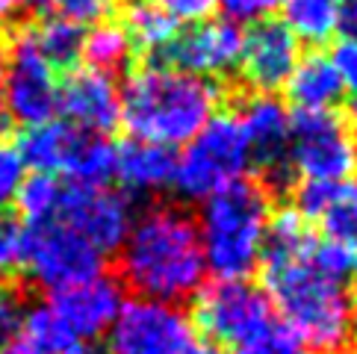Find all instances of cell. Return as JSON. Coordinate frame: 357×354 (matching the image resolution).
Instances as JSON below:
<instances>
[{
  "label": "cell",
  "mask_w": 357,
  "mask_h": 354,
  "mask_svg": "<svg viewBox=\"0 0 357 354\" xmlns=\"http://www.w3.org/2000/svg\"><path fill=\"white\" fill-rule=\"evenodd\" d=\"M260 266L263 293L284 319V331L316 354H346L351 348V272L298 213L272 219Z\"/></svg>",
  "instance_id": "6da1fadb"
},
{
  "label": "cell",
  "mask_w": 357,
  "mask_h": 354,
  "mask_svg": "<svg viewBox=\"0 0 357 354\" xmlns=\"http://www.w3.org/2000/svg\"><path fill=\"white\" fill-rule=\"evenodd\" d=\"M121 281L136 298L181 305L207 281L198 224L177 207H151L130 222L119 248Z\"/></svg>",
  "instance_id": "7a4b0ae2"
},
{
  "label": "cell",
  "mask_w": 357,
  "mask_h": 354,
  "mask_svg": "<svg viewBox=\"0 0 357 354\" xmlns=\"http://www.w3.org/2000/svg\"><path fill=\"white\" fill-rule=\"evenodd\" d=\"M222 88L172 66L136 68L121 86V121L133 139L162 148L186 145L213 116H219Z\"/></svg>",
  "instance_id": "3957f363"
},
{
  "label": "cell",
  "mask_w": 357,
  "mask_h": 354,
  "mask_svg": "<svg viewBox=\"0 0 357 354\" xmlns=\"http://www.w3.org/2000/svg\"><path fill=\"white\" fill-rule=\"evenodd\" d=\"M201 204L195 224L207 275H215V281H248L263 260L275 219L266 186L239 180Z\"/></svg>",
  "instance_id": "277c9868"
},
{
  "label": "cell",
  "mask_w": 357,
  "mask_h": 354,
  "mask_svg": "<svg viewBox=\"0 0 357 354\" xmlns=\"http://www.w3.org/2000/svg\"><path fill=\"white\" fill-rule=\"evenodd\" d=\"M18 151L27 169L83 186H104L116 166V145L59 118L30 128L21 136Z\"/></svg>",
  "instance_id": "5b68a950"
},
{
  "label": "cell",
  "mask_w": 357,
  "mask_h": 354,
  "mask_svg": "<svg viewBox=\"0 0 357 354\" xmlns=\"http://www.w3.org/2000/svg\"><path fill=\"white\" fill-rule=\"evenodd\" d=\"M251 169L245 136L236 116H213L198 136L183 145V154L174 160V186L183 198L207 201L222 189L245 180Z\"/></svg>",
  "instance_id": "8992f818"
},
{
  "label": "cell",
  "mask_w": 357,
  "mask_h": 354,
  "mask_svg": "<svg viewBox=\"0 0 357 354\" xmlns=\"http://www.w3.org/2000/svg\"><path fill=\"white\" fill-rule=\"evenodd\" d=\"M289 171L301 183H349L357 174V133L337 112H298L289 136Z\"/></svg>",
  "instance_id": "52a82bcc"
},
{
  "label": "cell",
  "mask_w": 357,
  "mask_h": 354,
  "mask_svg": "<svg viewBox=\"0 0 357 354\" xmlns=\"http://www.w3.org/2000/svg\"><path fill=\"white\" fill-rule=\"evenodd\" d=\"M39 222H56L77 233L100 257L119 251L133 222L130 198L109 186H83L59 180L54 204ZM36 224V222H33Z\"/></svg>",
  "instance_id": "ba28073f"
},
{
  "label": "cell",
  "mask_w": 357,
  "mask_h": 354,
  "mask_svg": "<svg viewBox=\"0 0 357 354\" xmlns=\"http://www.w3.org/2000/svg\"><path fill=\"white\" fill-rule=\"evenodd\" d=\"M6 118L21 128H39L59 112V71L39 54L27 27H21L6 45Z\"/></svg>",
  "instance_id": "9c48e42d"
},
{
  "label": "cell",
  "mask_w": 357,
  "mask_h": 354,
  "mask_svg": "<svg viewBox=\"0 0 357 354\" xmlns=\"http://www.w3.org/2000/svg\"><path fill=\"white\" fill-rule=\"evenodd\" d=\"M104 257L83 243L77 233L56 222L24 224V266L27 275L45 289H62L92 275H100Z\"/></svg>",
  "instance_id": "30bf717a"
},
{
  "label": "cell",
  "mask_w": 357,
  "mask_h": 354,
  "mask_svg": "<svg viewBox=\"0 0 357 354\" xmlns=\"http://www.w3.org/2000/svg\"><path fill=\"white\" fill-rule=\"evenodd\" d=\"M198 325L215 343L236 348L275 328V310L251 281H215L198 298Z\"/></svg>",
  "instance_id": "8fae6325"
},
{
  "label": "cell",
  "mask_w": 357,
  "mask_h": 354,
  "mask_svg": "<svg viewBox=\"0 0 357 354\" xmlns=\"http://www.w3.org/2000/svg\"><path fill=\"white\" fill-rule=\"evenodd\" d=\"M107 337L109 354H181L195 339L181 305L151 298L124 301Z\"/></svg>",
  "instance_id": "7c38bea8"
},
{
  "label": "cell",
  "mask_w": 357,
  "mask_h": 354,
  "mask_svg": "<svg viewBox=\"0 0 357 354\" xmlns=\"http://www.w3.org/2000/svg\"><path fill=\"white\" fill-rule=\"evenodd\" d=\"M45 305L54 313V319L66 328L80 346L89 348V343H95V339L109 334V328L124 305V293H121L119 281H112V277L100 272V275H92L71 286L54 289Z\"/></svg>",
  "instance_id": "4fadbf2b"
},
{
  "label": "cell",
  "mask_w": 357,
  "mask_h": 354,
  "mask_svg": "<svg viewBox=\"0 0 357 354\" xmlns=\"http://www.w3.org/2000/svg\"><path fill=\"white\" fill-rule=\"evenodd\" d=\"M242 36L245 33L234 21L204 18L177 30L162 56L172 62V68H181L186 74L215 83V77H225L239 66Z\"/></svg>",
  "instance_id": "5bb4252c"
},
{
  "label": "cell",
  "mask_w": 357,
  "mask_h": 354,
  "mask_svg": "<svg viewBox=\"0 0 357 354\" xmlns=\"http://www.w3.org/2000/svg\"><path fill=\"white\" fill-rule=\"evenodd\" d=\"M236 121L245 136L251 166H257L269 180H284L289 174L292 136V116L287 104L275 95H251L242 100Z\"/></svg>",
  "instance_id": "9a60e30c"
},
{
  "label": "cell",
  "mask_w": 357,
  "mask_h": 354,
  "mask_svg": "<svg viewBox=\"0 0 357 354\" xmlns=\"http://www.w3.org/2000/svg\"><path fill=\"white\" fill-rule=\"evenodd\" d=\"M298 216L322 224V243L357 272V183H301Z\"/></svg>",
  "instance_id": "2e32d148"
},
{
  "label": "cell",
  "mask_w": 357,
  "mask_h": 354,
  "mask_svg": "<svg viewBox=\"0 0 357 354\" xmlns=\"http://www.w3.org/2000/svg\"><path fill=\"white\" fill-rule=\"evenodd\" d=\"M298 39L292 36L284 21H257L254 27L242 36V50H239V71L254 95H272L284 88L292 68L298 66L301 50Z\"/></svg>",
  "instance_id": "e0dca14e"
},
{
  "label": "cell",
  "mask_w": 357,
  "mask_h": 354,
  "mask_svg": "<svg viewBox=\"0 0 357 354\" xmlns=\"http://www.w3.org/2000/svg\"><path fill=\"white\" fill-rule=\"evenodd\" d=\"M59 112L62 121L104 136L121 121V86L112 74L77 68L59 83Z\"/></svg>",
  "instance_id": "ac0fdd59"
},
{
  "label": "cell",
  "mask_w": 357,
  "mask_h": 354,
  "mask_svg": "<svg viewBox=\"0 0 357 354\" xmlns=\"http://www.w3.org/2000/svg\"><path fill=\"white\" fill-rule=\"evenodd\" d=\"M174 154L162 145L127 139L116 148L112 177L121 183V195L151 198L174 186Z\"/></svg>",
  "instance_id": "d6986e66"
},
{
  "label": "cell",
  "mask_w": 357,
  "mask_h": 354,
  "mask_svg": "<svg viewBox=\"0 0 357 354\" xmlns=\"http://www.w3.org/2000/svg\"><path fill=\"white\" fill-rule=\"evenodd\" d=\"M284 88L287 98L298 107V112H334L337 100L346 92L331 59L322 54L301 56Z\"/></svg>",
  "instance_id": "ffe728a7"
},
{
  "label": "cell",
  "mask_w": 357,
  "mask_h": 354,
  "mask_svg": "<svg viewBox=\"0 0 357 354\" xmlns=\"http://www.w3.org/2000/svg\"><path fill=\"white\" fill-rule=\"evenodd\" d=\"M342 0H284V27L298 42L325 45L340 33Z\"/></svg>",
  "instance_id": "44dd1931"
},
{
  "label": "cell",
  "mask_w": 357,
  "mask_h": 354,
  "mask_svg": "<svg viewBox=\"0 0 357 354\" xmlns=\"http://www.w3.org/2000/svg\"><path fill=\"white\" fill-rule=\"evenodd\" d=\"M130 54H133V45L127 39L124 24L100 21L89 33H83L80 56L86 59V68H92V71H104V74L119 71L130 59Z\"/></svg>",
  "instance_id": "7402d4cb"
},
{
  "label": "cell",
  "mask_w": 357,
  "mask_h": 354,
  "mask_svg": "<svg viewBox=\"0 0 357 354\" xmlns=\"http://www.w3.org/2000/svg\"><path fill=\"white\" fill-rule=\"evenodd\" d=\"M124 30H127V39H130L133 47L145 50V54L162 56L165 47L172 45L174 33L181 30V24H174L165 12L151 6L148 0H139V3H133L130 9H127Z\"/></svg>",
  "instance_id": "603a6c76"
},
{
  "label": "cell",
  "mask_w": 357,
  "mask_h": 354,
  "mask_svg": "<svg viewBox=\"0 0 357 354\" xmlns=\"http://www.w3.org/2000/svg\"><path fill=\"white\" fill-rule=\"evenodd\" d=\"M27 33H30L33 45L39 47V54H42L56 71L71 68L74 62L80 59L83 30L74 27V24L59 21V18H42L39 24L27 27Z\"/></svg>",
  "instance_id": "cb8c5ba5"
},
{
  "label": "cell",
  "mask_w": 357,
  "mask_h": 354,
  "mask_svg": "<svg viewBox=\"0 0 357 354\" xmlns=\"http://www.w3.org/2000/svg\"><path fill=\"white\" fill-rule=\"evenodd\" d=\"M119 0H24L39 18H59L74 27H95L100 21H109Z\"/></svg>",
  "instance_id": "d4e9b609"
},
{
  "label": "cell",
  "mask_w": 357,
  "mask_h": 354,
  "mask_svg": "<svg viewBox=\"0 0 357 354\" xmlns=\"http://www.w3.org/2000/svg\"><path fill=\"white\" fill-rule=\"evenodd\" d=\"M24 180H27V162H24L18 145L0 136V210L15 204Z\"/></svg>",
  "instance_id": "484cf974"
},
{
  "label": "cell",
  "mask_w": 357,
  "mask_h": 354,
  "mask_svg": "<svg viewBox=\"0 0 357 354\" xmlns=\"http://www.w3.org/2000/svg\"><path fill=\"white\" fill-rule=\"evenodd\" d=\"M24 266V224L0 210V281L15 275Z\"/></svg>",
  "instance_id": "4316f807"
},
{
  "label": "cell",
  "mask_w": 357,
  "mask_h": 354,
  "mask_svg": "<svg viewBox=\"0 0 357 354\" xmlns=\"http://www.w3.org/2000/svg\"><path fill=\"white\" fill-rule=\"evenodd\" d=\"M27 310L30 307H27V301H24L21 289L6 284V281H0V348L21 334V325H24Z\"/></svg>",
  "instance_id": "83f0119b"
},
{
  "label": "cell",
  "mask_w": 357,
  "mask_h": 354,
  "mask_svg": "<svg viewBox=\"0 0 357 354\" xmlns=\"http://www.w3.org/2000/svg\"><path fill=\"white\" fill-rule=\"evenodd\" d=\"M231 354H316V351L307 348L289 331H284V328H269L266 334L254 337L251 343L236 346Z\"/></svg>",
  "instance_id": "f1b7e54d"
},
{
  "label": "cell",
  "mask_w": 357,
  "mask_h": 354,
  "mask_svg": "<svg viewBox=\"0 0 357 354\" xmlns=\"http://www.w3.org/2000/svg\"><path fill=\"white\" fill-rule=\"evenodd\" d=\"M215 6L225 12L227 21H266L275 9L284 6V0H215Z\"/></svg>",
  "instance_id": "f546056e"
},
{
  "label": "cell",
  "mask_w": 357,
  "mask_h": 354,
  "mask_svg": "<svg viewBox=\"0 0 357 354\" xmlns=\"http://www.w3.org/2000/svg\"><path fill=\"white\" fill-rule=\"evenodd\" d=\"M148 3L165 12L174 24H195L207 18V12L215 6V0H148Z\"/></svg>",
  "instance_id": "4dcf8cb0"
},
{
  "label": "cell",
  "mask_w": 357,
  "mask_h": 354,
  "mask_svg": "<svg viewBox=\"0 0 357 354\" xmlns=\"http://www.w3.org/2000/svg\"><path fill=\"white\" fill-rule=\"evenodd\" d=\"M328 59H331V66H334L342 88H354L357 92V42L354 39H342Z\"/></svg>",
  "instance_id": "1f68e13d"
},
{
  "label": "cell",
  "mask_w": 357,
  "mask_h": 354,
  "mask_svg": "<svg viewBox=\"0 0 357 354\" xmlns=\"http://www.w3.org/2000/svg\"><path fill=\"white\" fill-rule=\"evenodd\" d=\"M0 354H62V351L50 348V346H45V343H39L36 337H30V334L21 331L15 339H9V343L0 348Z\"/></svg>",
  "instance_id": "d6a6232c"
},
{
  "label": "cell",
  "mask_w": 357,
  "mask_h": 354,
  "mask_svg": "<svg viewBox=\"0 0 357 354\" xmlns=\"http://www.w3.org/2000/svg\"><path fill=\"white\" fill-rule=\"evenodd\" d=\"M340 33L342 39L357 42V0H342L340 3Z\"/></svg>",
  "instance_id": "836d02e7"
},
{
  "label": "cell",
  "mask_w": 357,
  "mask_h": 354,
  "mask_svg": "<svg viewBox=\"0 0 357 354\" xmlns=\"http://www.w3.org/2000/svg\"><path fill=\"white\" fill-rule=\"evenodd\" d=\"M3 86H6V45L0 39V124L6 121V100H3Z\"/></svg>",
  "instance_id": "e575fe53"
},
{
  "label": "cell",
  "mask_w": 357,
  "mask_h": 354,
  "mask_svg": "<svg viewBox=\"0 0 357 354\" xmlns=\"http://www.w3.org/2000/svg\"><path fill=\"white\" fill-rule=\"evenodd\" d=\"M24 9V0H0V24H6Z\"/></svg>",
  "instance_id": "d590c367"
},
{
  "label": "cell",
  "mask_w": 357,
  "mask_h": 354,
  "mask_svg": "<svg viewBox=\"0 0 357 354\" xmlns=\"http://www.w3.org/2000/svg\"><path fill=\"white\" fill-rule=\"evenodd\" d=\"M181 354H219V348L210 346V343H198V339H192Z\"/></svg>",
  "instance_id": "8d00e7d4"
},
{
  "label": "cell",
  "mask_w": 357,
  "mask_h": 354,
  "mask_svg": "<svg viewBox=\"0 0 357 354\" xmlns=\"http://www.w3.org/2000/svg\"><path fill=\"white\" fill-rule=\"evenodd\" d=\"M351 124H354V133H357V92H354V100H351Z\"/></svg>",
  "instance_id": "74e56055"
},
{
  "label": "cell",
  "mask_w": 357,
  "mask_h": 354,
  "mask_svg": "<svg viewBox=\"0 0 357 354\" xmlns=\"http://www.w3.org/2000/svg\"><path fill=\"white\" fill-rule=\"evenodd\" d=\"M354 337H357V293H354Z\"/></svg>",
  "instance_id": "f35d334b"
}]
</instances>
